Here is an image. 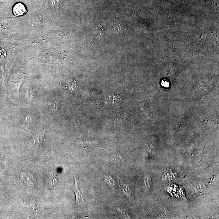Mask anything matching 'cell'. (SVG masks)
I'll return each instance as SVG.
<instances>
[{"instance_id": "obj_5", "label": "cell", "mask_w": 219, "mask_h": 219, "mask_svg": "<svg viewBox=\"0 0 219 219\" xmlns=\"http://www.w3.org/2000/svg\"><path fill=\"white\" fill-rule=\"evenodd\" d=\"M105 180L110 186L113 187L115 185V181L110 177L105 176Z\"/></svg>"}, {"instance_id": "obj_3", "label": "cell", "mask_w": 219, "mask_h": 219, "mask_svg": "<svg viewBox=\"0 0 219 219\" xmlns=\"http://www.w3.org/2000/svg\"><path fill=\"white\" fill-rule=\"evenodd\" d=\"M20 176H21V178H22V180H23L25 182H27V184H30L29 181H31V180H32L33 181H34V180H32V179L31 180V179H34L35 178L32 175H31V174H29V173H22Z\"/></svg>"}, {"instance_id": "obj_7", "label": "cell", "mask_w": 219, "mask_h": 219, "mask_svg": "<svg viewBox=\"0 0 219 219\" xmlns=\"http://www.w3.org/2000/svg\"><path fill=\"white\" fill-rule=\"evenodd\" d=\"M162 84L164 87H168L169 86V83L167 80H163L162 82Z\"/></svg>"}, {"instance_id": "obj_6", "label": "cell", "mask_w": 219, "mask_h": 219, "mask_svg": "<svg viewBox=\"0 0 219 219\" xmlns=\"http://www.w3.org/2000/svg\"><path fill=\"white\" fill-rule=\"evenodd\" d=\"M34 92H33V89H32L31 88H28L27 90V96H28L29 99H32L33 97H34V94H33Z\"/></svg>"}, {"instance_id": "obj_1", "label": "cell", "mask_w": 219, "mask_h": 219, "mask_svg": "<svg viewBox=\"0 0 219 219\" xmlns=\"http://www.w3.org/2000/svg\"><path fill=\"white\" fill-rule=\"evenodd\" d=\"M75 184L74 190L76 196V203L79 205L84 204L83 189L81 185H78V180L75 177Z\"/></svg>"}, {"instance_id": "obj_8", "label": "cell", "mask_w": 219, "mask_h": 219, "mask_svg": "<svg viewBox=\"0 0 219 219\" xmlns=\"http://www.w3.org/2000/svg\"><path fill=\"white\" fill-rule=\"evenodd\" d=\"M123 190H124V192L127 194H130V190H129V188L128 186L124 185H123Z\"/></svg>"}, {"instance_id": "obj_2", "label": "cell", "mask_w": 219, "mask_h": 219, "mask_svg": "<svg viewBox=\"0 0 219 219\" xmlns=\"http://www.w3.org/2000/svg\"><path fill=\"white\" fill-rule=\"evenodd\" d=\"M13 12L16 16H22L27 13L25 6L21 3H18L16 4L13 8Z\"/></svg>"}, {"instance_id": "obj_4", "label": "cell", "mask_w": 219, "mask_h": 219, "mask_svg": "<svg viewBox=\"0 0 219 219\" xmlns=\"http://www.w3.org/2000/svg\"><path fill=\"white\" fill-rule=\"evenodd\" d=\"M44 135H40L37 136L35 137L34 139V143L35 145L38 144L39 143H41L44 141Z\"/></svg>"}]
</instances>
